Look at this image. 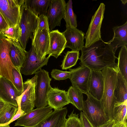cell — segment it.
Returning a JSON list of instances; mask_svg holds the SVG:
<instances>
[{
	"label": "cell",
	"instance_id": "1",
	"mask_svg": "<svg viewBox=\"0 0 127 127\" xmlns=\"http://www.w3.org/2000/svg\"><path fill=\"white\" fill-rule=\"evenodd\" d=\"M79 58L81 66H86L91 70L102 71L105 68L117 67L115 56L110 45L102 40L97 41L89 46H84L81 50Z\"/></svg>",
	"mask_w": 127,
	"mask_h": 127
},
{
	"label": "cell",
	"instance_id": "2",
	"mask_svg": "<svg viewBox=\"0 0 127 127\" xmlns=\"http://www.w3.org/2000/svg\"><path fill=\"white\" fill-rule=\"evenodd\" d=\"M118 69L108 67L101 71L104 78L103 93L100 101L104 112L109 120L113 119L114 105L116 102L114 92L116 81Z\"/></svg>",
	"mask_w": 127,
	"mask_h": 127
},
{
	"label": "cell",
	"instance_id": "3",
	"mask_svg": "<svg viewBox=\"0 0 127 127\" xmlns=\"http://www.w3.org/2000/svg\"><path fill=\"white\" fill-rule=\"evenodd\" d=\"M87 98L84 101L83 112L94 127H98L109 120L105 115L101 101L92 96L89 93Z\"/></svg>",
	"mask_w": 127,
	"mask_h": 127
},
{
	"label": "cell",
	"instance_id": "4",
	"mask_svg": "<svg viewBox=\"0 0 127 127\" xmlns=\"http://www.w3.org/2000/svg\"><path fill=\"white\" fill-rule=\"evenodd\" d=\"M21 18L19 25L21 30V35L19 42L25 50L30 38L36 30L39 18L24 4L21 8Z\"/></svg>",
	"mask_w": 127,
	"mask_h": 127
},
{
	"label": "cell",
	"instance_id": "5",
	"mask_svg": "<svg viewBox=\"0 0 127 127\" xmlns=\"http://www.w3.org/2000/svg\"><path fill=\"white\" fill-rule=\"evenodd\" d=\"M35 74L36 79L34 106L37 108L45 107L48 105L47 95L52 87L50 85L52 79L48 72L44 69H40Z\"/></svg>",
	"mask_w": 127,
	"mask_h": 127
},
{
	"label": "cell",
	"instance_id": "6",
	"mask_svg": "<svg viewBox=\"0 0 127 127\" xmlns=\"http://www.w3.org/2000/svg\"><path fill=\"white\" fill-rule=\"evenodd\" d=\"M25 0H0V12L9 27L19 24Z\"/></svg>",
	"mask_w": 127,
	"mask_h": 127
},
{
	"label": "cell",
	"instance_id": "7",
	"mask_svg": "<svg viewBox=\"0 0 127 127\" xmlns=\"http://www.w3.org/2000/svg\"><path fill=\"white\" fill-rule=\"evenodd\" d=\"M105 5L101 3L99 7L93 16L85 36V47L89 46L97 41L102 40L100 29L104 18Z\"/></svg>",
	"mask_w": 127,
	"mask_h": 127
},
{
	"label": "cell",
	"instance_id": "8",
	"mask_svg": "<svg viewBox=\"0 0 127 127\" xmlns=\"http://www.w3.org/2000/svg\"><path fill=\"white\" fill-rule=\"evenodd\" d=\"M36 79L35 75L31 79H27L23 82L22 92L17 98L18 107L26 113L33 110L35 107Z\"/></svg>",
	"mask_w": 127,
	"mask_h": 127
},
{
	"label": "cell",
	"instance_id": "9",
	"mask_svg": "<svg viewBox=\"0 0 127 127\" xmlns=\"http://www.w3.org/2000/svg\"><path fill=\"white\" fill-rule=\"evenodd\" d=\"M52 109L48 106L33 109L18 119L14 126L35 127L52 112Z\"/></svg>",
	"mask_w": 127,
	"mask_h": 127
},
{
	"label": "cell",
	"instance_id": "10",
	"mask_svg": "<svg viewBox=\"0 0 127 127\" xmlns=\"http://www.w3.org/2000/svg\"><path fill=\"white\" fill-rule=\"evenodd\" d=\"M50 32L43 29L35 30L32 34V46L39 60L45 59L49 50Z\"/></svg>",
	"mask_w": 127,
	"mask_h": 127
},
{
	"label": "cell",
	"instance_id": "11",
	"mask_svg": "<svg viewBox=\"0 0 127 127\" xmlns=\"http://www.w3.org/2000/svg\"><path fill=\"white\" fill-rule=\"evenodd\" d=\"M6 38L2 39L0 43V76L8 79L14 86L12 70L16 68L10 57V44Z\"/></svg>",
	"mask_w": 127,
	"mask_h": 127
},
{
	"label": "cell",
	"instance_id": "12",
	"mask_svg": "<svg viewBox=\"0 0 127 127\" xmlns=\"http://www.w3.org/2000/svg\"><path fill=\"white\" fill-rule=\"evenodd\" d=\"M70 72L69 78L72 86L79 89L86 95L89 93V83L91 70L88 67L81 66L69 69Z\"/></svg>",
	"mask_w": 127,
	"mask_h": 127
},
{
	"label": "cell",
	"instance_id": "13",
	"mask_svg": "<svg viewBox=\"0 0 127 127\" xmlns=\"http://www.w3.org/2000/svg\"><path fill=\"white\" fill-rule=\"evenodd\" d=\"M66 4L64 0H51L47 13L51 31L60 26L61 20L64 17Z\"/></svg>",
	"mask_w": 127,
	"mask_h": 127
},
{
	"label": "cell",
	"instance_id": "14",
	"mask_svg": "<svg viewBox=\"0 0 127 127\" xmlns=\"http://www.w3.org/2000/svg\"><path fill=\"white\" fill-rule=\"evenodd\" d=\"M50 57L48 56L43 60H39L32 46L28 52L26 59L20 68L21 73L26 75L35 74L43 66L47 65Z\"/></svg>",
	"mask_w": 127,
	"mask_h": 127
},
{
	"label": "cell",
	"instance_id": "15",
	"mask_svg": "<svg viewBox=\"0 0 127 127\" xmlns=\"http://www.w3.org/2000/svg\"><path fill=\"white\" fill-rule=\"evenodd\" d=\"M62 33L66 41L65 48H69L72 51H79L84 46L85 34L82 31L76 28H69Z\"/></svg>",
	"mask_w": 127,
	"mask_h": 127
},
{
	"label": "cell",
	"instance_id": "16",
	"mask_svg": "<svg viewBox=\"0 0 127 127\" xmlns=\"http://www.w3.org/2000/svg\"><path fill=\"white\" fill-rule=\"evenodd\" d=\"M20 96L12 83L0 76V98L7 103L18 107L17 100Z\"/></svg>",
	"mask_w": 127,
	"mask_h": 127
},
{
	"label": "cell",
	"instance_id": "17",
	"mask_svg": "<svg viewBox=\"0 0 127 127\" xmlns=\"http://www.w3.org/2000/svg\"><path fill=\"white\" fill-rule=\"evenodd\" d=\"M49 34L50 46L48 54L57 59L65 48L66 41L62 33L58 30L51 31Z\"/></svg>",
	"mask_w": 127,
	"mask_h": 127
},
{
	"label": "cell",
	"instance_id": "18",
	"mask_svg": "<svg viewBox=\"0 0 127 127\" xmlns=\"http://www.w3.org/2000/svg\"><path fill=\"white\" fill-rule=\"evenodd\" d=\"M89 92L94 97L100 100L103 93L104 78L101 71L91 70Z\"/></svg>",
	"mask_w": 127,
	"mask_h": 127
},
{
	"label": "cell",
	"instance_id": "19",
	"mask_svg": "<svg viewBox=\"0 0 127 127\" xmlns=\"http://www.w3.org/2000/svg\"><path fill=\"white\" fill-rule=\"evenodd\" d=\"M47 102L48 105L54 110L61 109L70 103L67 92L52 87L48 94Z\"/></svg>",
	"mask_w": 127,
	"mask_h": 127
},
{
	"label": "cell",
	"instance_id": "20",
	"mask_svg": "<svg viewBox=\"0 0 127 127\" xmlns=\"http://www.w3.org/2000/svg\"><path fill=\"white\" fill-rule=\"evenodd\" d=\"M6 39L10 44L9 55L11 61L16 69H20L26 59L28 52L19 41L11 38Z\"/></svg>",
	"mask_w": 127,
	"mask_h": 127
},
{
	"label": "cell",
	"instance_id": "21",
	"mask_svg": "<svg viewBox=\"0 0 127 127\" xmlns=\"http://www.w3.org/2000/svg\"><path fill=\"white\" fill-rule=\"evenodd\" d=\"M67 111L66 107L54 110L35 127H65Z\"/></svg>",
	"mask_w": 127,
	"mask_h": 127
},
{
	"label": "cell",
	"instance_id": "22",
	"mask_svg": "<svg viewBox=\"0 0 127 127\" xmlns=\"http://www.w3.org/2000/svg\"><path fill=\"white\" fill-rule=\"evenodd\" d=\"M113 29V38L107 43L115 54L118 48L127 45V21L121 26L114 27Z\"/></svg>",
	"mask_w": 127,
	"mask_h": 127
},
{
	"label": "cell",
	"instance_id": "23",
	"mask_svg": "<svg viewBox=\"0 0 127 127\" xmlns=\"http://www.w3.org/2000/svg\"><path fill=\"white\" fill-rule=\"evenodd\" d=\"M51 0H25L24 5L37 17L47 15Z\"/></svg>",
	"mask_w": 127,
	"mask_h": 127
},
{
	"label": "cell",
	"instance_id": "24",
	"mask_svg": "<svg viewBox=\"0 0 127 127\" xmlns=\"http://www.w3.org/2000/svg\"><path fill=\"white\" fill-rule=\"evenodd\" d=\"M127 81L118 71L114 92L116 102H123L127 101Z\"/></svg>",
	"mask_w": 127,
	"mask_h": 127
},
{
	"label": "cell",
	"instance_id": "25",
	"mask_svg": "<svg viewBox=\"0 0 127 127\" xmlns=\"http://www.w3.org/2000/svg\"><path fill=\"white\" fill-rule=\"evenodd\" d=\"M127 101L123 102H116L114 105L113 119L115 122L114 127H121L127 124Z\"/></svg>",
	"mask_w": 127,
	"mask_h": 127
},
{
	"label": "cell",
	"instance_id": "26",
	"mask_svg": "<svg viewBox=\"0 0 127 127\" xmlns=\"http://www.w3.org/2000/svg\"><path fill=\"white\" fill-rule=\"evenodd\" d=\"M69 102L78 110L82 111L83 105V93L77 88L71 86L67 91Z\"/></svg>",
	"mask_w": 127,
	"mask_h": 127
},
{
	"label": "cell",
	"instance_id": "27",
	"mask_svg": "<svg viewBox=\"0 0 127 127\" xmlns=\"http://www.w3.org/2000/svg\"><path fill=\"white\" fill-rule=\"evenodd\" d=\"M117 68L126 81L127 80V46L122 47L119 53Z\"/></svg>",
	"mask_w": 127,
	"mask_h": 127
},
{
	"label": "cell",
	"instance_id": "28",
	"mask_svg": "<svg viewBox=\"0 0 127 127\" xmlns=\"http://www.w3.org/2000/svg\"><path fill=\"white\" fill-rule=\"evenodd\" d=\"M64 19L66 23V28H77V17L73 10L72 0H68L66 4Z\"/></svg>",
	"mask_w": 127,
	"mask_h": 127
},
{
	"label": "cell",
	"instance_id": "29",
	"mask_svg": "<svg viewBox=\"0 0 127 127\" xmlns=\"http://www.w3.org/2000/svg\"><path fill=\"white\" fill-rule=\"evenodd\" d=\"M79 51H68L64 56L61 67L62 69L67 70L75 65L79 59Z\"/></svg>",
	"mask_w": 127,
	"mask_h": 127
},
{
	"label": "cell",
	"instance_id": "30",
	"mask_svg": "<svg viewBox=\"0 0 127 127\" xmlns=\"http://www.w3.org/2000/svg\"><path fill=\"white\" fill-rule=\"evenodd\" d=\"M12 73L14 86L20 95L22 92L23 88V82L20 69L14 68L12 70Z\"/></svg>",
	"mask_w": 127,
	"mask_h": 127
},
{
	"label": "cell",
	"instance_id": "31",
	"mask_svg": "<svg viewBox=\"0 0 127 127\" xmlns=\"http://www.w3.org/2000/svg\"><path fill=\"white\" fill-rule=\"evenodd\" d=\"M7 38H11L19 42L21 35V30L19 24L14 27H9L1 32Z\"/></svg>",
	"mask_w": 127,
	"mask_h": 127
},
{
	"label": "cell",
	"instance_id": "32",
	"mask_svg": "<svg viewBox=\"0 0 127 127\" xmlns=\"http://www.w3.org/2000/svg\"><path fill=\"white\" fill-rule=\"evenodd\" d=\"M18 109L12 105L0 117V126H3L10 121L16 114Z\"/></svg>",
	"mask_w": 127,
	"mask_h": 127
},
{
	"label": "cell",
	"instance_id": "33",
	"mask_svg": "<svg viewBox=\"0 0 127 127\" xmlns=\"http://www.w3.org/2000/svg\"><path fill=\"white\" fill-rule=\"evenodd\" d=\"M74 110L66 119L65 127H82L80 118L78 117L79 114L74 113Z\"/></svg>",
	"mask_w": 127,
	"mask_h": 127
},
{
	"label": "cell",
	"instance_id": "34",
	"mask_svg": "<svg viewBox=\"0 0 127 127\" xmlns=\"http://www.w3.org/2000/svg\"><path fill=\"white\" fill-rule=\"evenodd\" d=\"M70 71H63L57 69H53L51 72L52 77L57 80H64L69 78Z\"/></svg>",
	"mask_w": 127,
	"mask_h": 127
},
{
	"label": "cell",
	"instance_id": "35",
	"mask_svg": "<svg viewBox=\"0 0 127 127\" xmlns=\"http://www.w3.org/2000/svg\"><path fill=\"white\" fill-rule=\"evenodd\" d=\"M39 20L36 30L45 29L50 31L49 21L47 15H42L38 17Z\"/></svg>",
	"mask_w": 127,
	"mask_h": 127
},
{
	"label": "cell",
	"instance_id": "36",
	"mask_svg": "<svg viewBox=\"0 0 127 127\" xmlns=\"http://www.w3.org/2000/svg\"><path fill=\"white\" fill-rule=\"evenodd\" d=\"M80 120L82 127H94L84 115L83 112L80 113Z\"/></svg>",
	"mask_w": 127,
	"mask_h": 127
},
{
	"label": "cell",
	"instance_id": "37",
	"mask_svg": "<svg viewBox=\"0 0 127 127\" xmlns=\"http://www.w3.org/2000/svg\"><path fill=\"white\" fill-rule=\"evenodd\" d=\"M12 105L5 102L0 98V117Z\"/></svg>",
	"mask_w": 127,
	"mask_h": 127
},
{
	"label": "cell",
	"instance_id": "38",
	"mask_svg": "<svg viewBox=\"0 0 127 127\" xmlns=\"http://www.w3.org/2000/svg\"><path fill=\"white\" fill-rule=\"evenodd\" d=\"M18 109L16 114L13 116L12 119L8 122L5 124L3 126L9 125L12 122L16 120H17L25 114V113L24 111H22L21 108L18 107Z\"/></svg>",
	"mask_w": 127,
	"mask_h": 127
},
{
	"label": "cell",
	"instance_id": "39",
	"mask_svg": "<svg viewBox=\"0 0 127 127\" xmlns=\"http://www.w3.org/2000/svg\"><path fill=\"white\" fill-rule=\"evenodd\" d=\"M9 27L7 23L0 12V31L1 32L5 30Z\"/></svg>",
	"mask_w": 127,
	"mask_h": 127
},
{
	"label": "cell",
	"instance_id": "40",
	"mask_svg": "<svg viewBox=\"0 0 127 127\" xmlns=\"http://www.w3.org/2000/svg\"><path fill=\"white\" fill-rule=\"evenodd\" d=\"M115 122L113 119L109 120L98 127H114Z\"/></svg>",
	"mask_w": 127,
	"mask_h": 127
},
{
	"label": "cell",
	"instance_id": "41",
	"mask_svg": "<svg viewBox=\"0 0 127 127\" xmlns=\"http://www.w3.org/2000/svg\"><path fill=\"white\" fill-rule=\"evenodd\" d=\"M6 38L2 34L1 32L0 31V43L2 41V39H6Z\"/></svg>",
	"mask_w": 127,
	"mask_h": 127
},
{
	"label": "cell",
	"instance_id": "42",
	"mask_svg": "<svg viewBox=\"0 0 127 127\" xmlns=\"http://www.w3.org/2000/svg\"><path fill=\"white\" fill-rule=\"evenodd\" d=\"M121 1L122 3L124 5L126 4L127 3V0H121Z\"/></svg>",
	"mask_w": 127,
	"mask_h": 127
},
{
	"label": "cell",
	"instance_id": "43",
	"mask_svg": "<svg viewBox=\"0 0 127 127\" xmlns=\"http://www.w3.org/2000/svg\"><path fill=\"white\" fill-rule=\"evenodd\" d=\"M121 127H127V124H125L122 125Z\"/></svg>",
	"mask_w": 127,
	"mask_h": 127
},
{
	"label": "cell",
	"instance_id": "44",
	"mask_svg": "<svg viewBox=\"0 0 127 127\" xmlns=\"http://www.w3.org/2000/svg\"><path fill=\"white\" fill-rule=\"evenodd\" d=\"M0 127H10V126L8 125L7 126H0Z\"/></svg>",
	"mask_w": 127,
	"mask_h": 127
}]
</instances>
